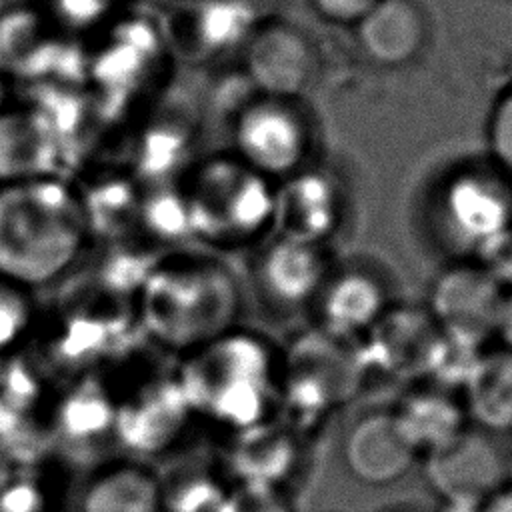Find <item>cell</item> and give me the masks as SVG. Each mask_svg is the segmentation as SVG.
<instances>
[{"label": "cell", "instance_id": "cell-1", "mask_svg": "<svg viewBox=\"0 0 512 512\" xmlns=\"http://www.w3.org/2000/svg\"><path fill=\"white\" fill-rule=\"evenodd\" d=\"M132 312L140 340L174 362L250 322L238 262L196 244L158 254Z\"/></svg>", "mask_w": 512, "mask_h": 512}, {"label": "cell", "instance_id": "cell-2", "mask_svg": "<svg viewBox=\"0 0 512 512\" xmlns=\"http://www.w3.org/2000/svg\"><path fill=\"white\" fill-rule=\"evenodd\" d=\"M282 346L252 322L174 362L200 432L222 440L278 418Z\"/></svg>", "mask_w": 512, "mask_h": 512}, {"label": "cell", "instance_id": "cell-3", "mask_svg": "<svg viewBox=\"0 0 512 512\" xmlns=\"http://www.w3.org/2000/svg\"><path fill=\"white\" fill-rule=\"evenodd\" d=\"M92 242L78 192L46 176L0 184V274L38 292L58 288Z\"/></svg>", "mask_w": 512, "mask_h": 512}, {"label": "cell", "instance_id": "cell-4", "mask_svg": "<svg viewBox=\"0 0 512 512\" xmlns=\"http://www.w3.org/2000/svg\"><path fill=\"white\" fill-rule=\"evenodd\" d=\"M116 410V450L160 464L204 440L176 376L174 360L144 342L118 356L104 372Z\"/></svg>", "mask_w": 512, "mask_h": 512}, {"label": "cell", "instance_id": "cell-5", "mask_svg": "<svg viewBox=\"0 0 512 512\" xmlns=\"http://www.w3.org/2000/svg\"><path fill=\"white\" fill-rule=\"evenodd\" d=\"M140 342L132 306L62 282L42 296L28 350L44 372L62 384L104 372Z\"/></svg>", "mask_w": 512, "mask_h": 512}, {"label": "cell", "instance_id": "cell-6", "mask_svg": "<svg viewBox=\"0 0 512 512\" xmlns=\"http://www.w3.org/2000/svg\"><path fill=\"white\" fill-rule=\"evenodd\" d=\"M178 186L188 206L192 244L238 260L272 236L276 182L240 160H206Z\"/></svg>", "mask_w": 512, "mask_h": 512}, {"label": "cell", "instance_id": "cell-7", "mask_svg": "<svg viewBox=\"0 0 512 512\" xmlns=\"http://www.w3.org/2000/svg\"><path fill=\"white\" fill-rule=\"evenodd\" d=\"M280 346L278 418L312 442L334 410L360 390L368 370L358 342L314 326L294 330Z\"/></svg>", "mask_w": 512, "mask_h": 512}, {"label": "cell", "instance_id": "cell-8", "mask_svg": "<svg viewBox=\"0 0 512 512\" xmlns=\"http://www.w3.org/2000/svg\"><path fill=\"white\" fill-rule=\"evenodd\" d=\"M236 262L248 320L268 332L308 314L336 266L328 246L274 234Z\"/></svg>", "mask_w": 512, "mask_h": 512}, {"label": "cell", "instance_id": "cell-9", "mask_svg": "<svg viewBox=\"0 0 512 512\" xmlns=\"http://www.w3.org/2000/svg\"><path fill=\"white\" fill-rule=\"evenodd\" d=\"M42 424L52 454L78 474L118 454L114 398L102 372L58 384Z\"/></svg>", "mask_w": 512, "mask_h": 512}, {"label": "cell", "instance_id": "cell-10", "mask_svg": "<svg viewBox=\"0 0 512 512\" xmlns=\"http://www.w3.org/2000/svg\"><path fill=\"white\" fill-rule=\"evenodd\" d=\"M238 160L272 182H282L308 168L314 128L298 100L250 98L234 120Z\"/></svg>", "mask_w": 512, "mask_h": 512}, {"label": "cell", "instance_id": "cell-11", "mask_svg": "<svg viewBox=\"0 0 512 512\" xmlns=\"http://www.w3.org/2000/svg\"><path fill=\"white\" fill-rule=\"evenodd\" d=\"M504 294L474 260H460L436 274L424 308L442 334L486 346L496 338Z\"/></svg>", "mask_w": 512, "mask_h": 512}, {"label": "cell", "instance_id": "cell-12", "mask_svg": "<svg viewBox=\"0 0 512 512\" xmlns=\"http://www.w3.org/2000/svg\"><path fill=\"white\" fill-rule=\"evenodd\" d=\"M244 66L246 78L264 96L298 100L316 84L322 60L306 30L272 18L252 30Z\"/></svg>", "mask_w": 512, "mask_h": 512}, {"label": "cell", "instance_id": "cell-13", "mask_svg": "<svg viewBox=\"0 0 512 512\" xmlns=\"http://www.w3.org/2000/svg\"><path fill=\"white\" fill-rule=\"evenodd\" d=\"M440 218L450 240L474 256L512 230V182L496 168L494 172L464 170L442 188Z\"/></svg>", "mask_w": 512, "mask_h": 512}, {"label": "cell", "instance_id": "cell-14", "mask_svg": "<svg viewBox=\"0 0 512 512\" xmlns=\"http://www.w3.org/2000/svg\"><path fill=\"white\" fill-rule=\"evenodd\" d=\"M424 476L438 500L486 502L508 480V462L496 436L470 424L456 440L424 456Z\"/></svg>", "mask_w": 512, "mask_h": 512}, {"label": "cell", "instance_id": "cell-15", "mask_svg": "<svg viewBox=\"0 0 512 512\" xmlns=\"http://www.w3.org/2000/svg\"><path fill=\"white\" fill-rule=\"evenodd\" d=\"M214 442V440H212ZM216 450L232 482L264 484L292 490L304 470L310 446L280 418L216 440Z\"/></svg>", "mask_w": 512, "mask_h": 512}, {"label": "cell", "instance_id": "cell-16", "mask_svg": "<svg viewBox=\"0 0 512 512\" xmlns=\"http://www.w3.org/2000/svg\"><path fill=\"white\" fill-rule=\"evenodd\" d=\"M438 336L424 306L392 304L358 340V348L368 372L414 382L424 380Z\"/></svg>", "mask_w": 512, "mask_h": 512}, {"label": "cell", "instance_id": "cell-17", "mask_svg": "<svg viewBox=\"0 0 512 512\" xmlns=\"http://www.w3.org/2000/svg\"><path fill=\"white\" fill-rule=\"evenodd\" d=\"M386 280L364 264L334 266L310 308V326L358 342L392 306Z\"/></svg>", "mask_w": 512, "mask_h": 512}, {"label": "cell", "instance_id": "cell-18", "mask_svg": "<svg viewBox=\"0 0 512 512\" xmlns=\"http://www.w3.org/2000/svg\"><path fill=\"white\" fill-rule=\"evenodd\" d=\"M342 218L344 196L330 174L306 168L276 184L274 236L328 246Z\"/></svg>", "mask_w": 512, "mask_h": 512}, {"label": "cell", "instance_id": "cell-19", "mask_svg": "<svg viewBox=\"0 0 512 512\" xmlns=\"http://www.w3.org/2000/svg\"><path fill=\"white\" fill-rule=\"evenodd\" d=\"M342 456L350 476L366 486H388L402 480L418 458L392 408L366 410L354 418L344 434Z\"/></svg>", "mask_w": 512, "mask_h": 512}, {"label": "cell", "instance_id": "cell-20", "mask_svg": "<svg viewBox=\"0 0 512 512\" xmlns=\"http://www.w3.org/2000/svg\"><path fill=\"white\" fill-rule=\"evenodd\" d=\"M72 512H162L156 464L116 454L82 472Z\"/></svg>", "mask_w": 512, "mask_h": 512}, {"label": "cell", "instance_id": "cell-21", "mask_svg": "<svg viewBox=\"0 0 512 512\" xmlns=\"http://www.w3.org/2000/svg\"><path fill=\"white\" fill-rule=\"evenodd\" d=\"M156 468L162 512H218L232 486L210 438L166 458Z\"/></svg>", "mask_w": 512, "mask_h": 512}, {"label": "cell", "instance_id": "cell-22", "mask_svg": "<svg viewBox=\"0 0 512 512\" xmlns=\"http://www.w3.org/2000/svg\"><path fill=\"white\" fill-rule=\"evenodd\" d=\"M254 24L234 0H194L168 12L164 38L184 60H200L248 40Z\"/></svg>", "mask_w": 512, "mask_h": 512}, {"label": "cell", "instance_id": "cell-23", "mask_svg": "<svg viewBox=\"0 0 512 512\" xmlns=\"http://www.w3.org/2000/svg\"><path fill=\"white\" fill-rule=\"evenodd\" d=\"M352 28L360 52L382 68L414 62L430 34L428 16L416 0H380Z\"/></svg>", "mask_w": 512, "mask_h": 512}, {"label": "cell", "instance_id": "cell-24", "mask_svg": "<svg viewBox=\"0 0 512 512\" xmlns=\"http://www.w3.org/2000/svg\"><path fill=\"white\" fill-rule=\"evenodd\" d=\"M66 150L32 110L0 112V184L62 178Z\"/></svg>", "mask_w": 512, "mask_h": 512}, {"label": "cell", "instance_id": "cell-25", "mask_svg": "<svg viewBox=\"0 0 512 512\" xmlns=\"http://www.w3.org/2000/svg\"><path fill=\"white\" fill-rule=\"evenodd\" d=\"M158 254L156 248L140 238L96 244L90 246L80 266L64 282H72L112 302L132 306Z\"/></svg>", "mask_w": 512, "mask_h": 512}, {"label": "cell", "instance_id": "cell-26", "mask_svg": "<svg viewBox=\"0 0 512 512\" xmlns=\"http://www.w3.org/2000/svg\"><path fill=\"white\" fill-rule=\"evenodd\" d=\"M392 412L418 456L444 448L470 426L462 396L428 382L408 390Z\"/></svg>", "mask_w": 512, "mask_h": 512}, {"label": "cell", "instance_id": "cell-27", "mask_svg": "<svg viewBox=\"0 0 512 512\" xmlns=\"http://www.w3.org/2000/svg\"><path fill=\"white\" fill-rule=\"evenodd\" d=\"M76 470L56 454L0 468V512H68Z\"/></svg>", "mask_w": 512, "mask_h": 512}, {"label": "cell", "instance_id": "cell-28", "mask_svg": "<svg viewBox=\"0 0 512 512\" xmlns=\"http://www.w3.org/2000/svg\"><path fill=\"white\" fill-rule=\"evenodd\" d=\"M78 200L92 246L138 238L140 184L120 174H104L82 186Z\"/></svg>", "mask_w": 512, "mask_h": 512}, {"label": "cell", "instance_id": "cell-29", "mask_svg": "<svg viewBox=\"0 0 512 512\" xmlns=\"http://www.w3.org/2000/svg\"><path fill=\"white\" fill-rule=\"evenodd\" d=\"M470 424L492 434H512V350L484 352L462 392Z\"/></svg>", "mask_w": 512, "mask_h": 512}, {"label": "cell", "instance_id": "cell-30", "mask_svg": "<svg viewBox=\"0 0 512 512\" xmlns=\"http://www.w3.org/2000/svg\"><path fill=\"white\" fill-rule=\"evenodd\" d=\"M156 58L110 34V42L90 58L88 78L100 88V114L118 116L144 82Z\"/></svg>", "mask_w": 512, "mask_h": 512}, {"label": "cell", "instance_id": "cell-31", "mask_svg": "<svg viewBox=\"0 0 512 512\" xmlns=\"http://www.w3.org/2000/svg\"><path fill=\"white\" fill-rule=\"evenodd\" d=\"M190 144V116L170 110L144 128L134 154V180L138 184L164 186L186 160Z\"/></svg>", "mask_w": 512, "mask_h": 512}, {"label": "cell", "instance_id": "cell-32", "mask_svg": "<svg viewBox=\"0 0 512 512\" xmlns=\"http://www.w3.org/2000/svg\"><path fill=\"white\" fill-rule=\"evenodd\" d=\"M136 236L158 252L192 244L188 206L178 184L152 186L142 192Z\"/></svg>", "mask_w": 512, "mask_h": 512}, {"label": "cell", "instance_id": "cell-33", "mask_svg": "<svg viewBox=\"0 0 512 512\" xmlns=\"http://www.w3.org/2000/svg\"><path fill=\"white\" fill-rule=\"evenodd\" d=\"M56 386L28 348L0 358V404L14 412L42 422Z\"/></svg>", "mask_w": 512, "mask_h": 512}, {"label": "cell", "instance_id": "cell-34", "mask_svg": "<svg viewBox=\"0 0 512 512\" xmlns=\"http://www.w3.org/2000/svg\"><path fill=\"white\" fill-rule=\"evenodd\" d=\"M30 108L42 118L64 150L76 140L88 116V102L76 88L52 82L30 84Z\"/></svg>", "mask_w": 512, "mask_h": 512}, {"label": "cell", "instance_id": "cell-35", "mask_svg": "<svg viewBox=\"0 0 512 512\" xmlns=\"http://www.w3.org/2000/svg\"><path fill=\"white\" fill-rule=\"evenodd\" d=\"M42 296L0 274V358L28 348Z\"/></svg>", "mask_w": 512, "mask_h": 512}, {"label": "cell", "instance_id": "cell-36", "mask_svg": "<svg viewBox=\"0 0 512 512\" xmlns=\"http://www.w3.org/2000/svg\"><path fill=\"white\" fill-rule=\"evenodd\" d=\"M44 38L42 22L34 10L12 8L0 14V72L16 76Z\"/></svg>", "mask_w": 512, "mask_h": 512}, {"label": "cell", "instance_id": "cell-37", "mask_svg": "<svg viewBox=\"0 0 512 512\" xmlns=\"http://www.w3.org/2000/svg\"><path fill=\"white\" fill-rule=\"evenodd\" d=\"M218 512H296L292 490L232 482L226 500Z\"/></svg>", "mask_w": 512, "mask_h": 512}, {"label": "cell", "instance_id": "cell-38", "mask_svg": "<svg viewBox=\"0 0 512 512\" xmlns=\"http://www.w3.org/2000/svg\"><path fill=\"white\" fill-rule=\"evenodd\" d=\"M486 136L494 168L512 182V82L490 110Z\"/></svg>", "mask_w": 512, "mask_h": 512}, {"label": "cell", "instance_id": "cell-39", "mask_svg": "<svg viewBox=\"0 0 512 512\" xmlns=\"http://www.w3.org/2000/svg\"><path fill=\"white\" fill-rule=\"evenodd\" d=\"M504 292L512 290V230L500 234L470 256Z\"/></svg>", "mask_w": 512, "mask_h": 512}, {"label": "cell", "instance_id": "cell-40", "mask_svg": "<svg viewBox=\"0 0 512 512\" xmlns=\"http://www.w3.org/2000/svg\"><path fill=\"white\" fill-rule=\"evenodd\" d=\"M312 10L326 22L354 26L380 0H308Z\"/></svg>", "mask_w": 512, "mask_h": 512}, {"label": "cell", "instance_id": "cell-41", "mask_svg": "<svg viewBox=\"0 0 512 512\" xmlns=\"http://www.w3.org/2000/svg\"><path fill=\"white\" fill-rule=\"evenodd\" d=\"M56 14L74 28H86L98 22L108 8V0H54Z\"/></svg>", "mask_w": 512, "mask_h": 512}, {"label": "cell", "instance_id": "cell-42", "mask_svg": "<svg viewBox=\"0 0 512 512\" xmlns=\"http://www.w3.org/2000/svg\"><path fill=\"white\" fill-rule=\"evenodd\" d=\"M254 22H266L272 20L278 8L282 6V0H234Z\"/></svg>", "mask_w": 512, "mask_h": 512}, {"label": "cell", "instance_id": "cell-43", "mask_svg": "<svg viewBox=\"0 0 512 512\" xmlns=\"http://www.w3.org/2000/svg\"><path fill=\"white\" fill-rule=\"evenodd\" d=\"M496 338L500 340V346L512 350V290L504 294V304H502V314H500V324Z\"/></svg>", "mask_w": 512, "mask_h": 512}, {"label": "cell", "instance_id": "cell-44", "mask_svg": "<svg viewBox=\"0 0 512 512\" xmlns=\"http://www.w3.org/2000/svg\"><path fill=\"white\" fill-rule=\"evenodd\" d=\"M482 512H512V478H508L486 502Z\"/></svg>", "mask_w": 512, "mask_h": 512}, {"label": "cell", "instance_id": "cell-45", "mask_svg": "<svg viewBox=\"0 0 512 512\" xmlns=\"http://www.w3.org/2000/svg\"><path fill=\"white\" fill-rule=\"evenodd\" d=\"M484 502L470 500H440L438 512H482Z\"/></svg>", "mask_w": 512, "mask_h": 512}, {"label": "cell", "instance_id": "cell-46", "mask_svg": "<svg viewBox=\"0 0 512 512\" xmlns=\"http://www.w3.org/2000/svg\"><path fill=\"white\" fill-rule=\"evenodd\" d=\"M382 512H426V510L416 508V506H394V508H388V510H382Z\"/></svg>", "mask_w": 512, "mask_h": 512}, {"label": "cell", "instance_id": "cell-47", "mask_svg": "<svg viewBox=\"0 0 512 512\" xmlns=\"http://www.w3.org/2000/svg\"><path fill=\"white\" fill-rule=\"evenodd\" d=\"M4 96H6V90H4V82L0 78V112L4 110Z\"/></svg>", "mask_w": 512, "mask_h": 512}]
</instances>
